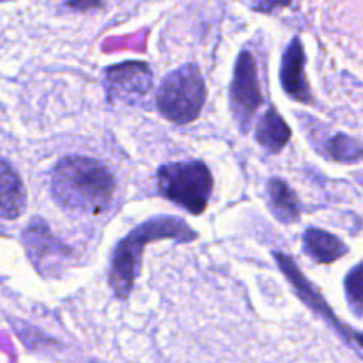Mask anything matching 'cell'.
I'll return each instance as SVG.
<instances>
[{"label": "cell", "mask_w": 363, "mask_h": 363, "mask_svg": "<svg viewBox=\"0 0 363 363\" xmlns=\"http://www.w3.org/2000/svg\"><path fill=\"white\" fill-rule=\"evenodd\" d=\"M116 177L99 160L89 156H66L52 170L53 201L64 213L92 218L112 206Z\"/></svg>", "instance_id": "cell-1"}, {"label": "cell", "mask_w": 363, "mask_h": 363, "mask_svg": "<svg viewBox=\"0 0 363 363\" xmlns=\"http://www.w3.org/2000/svg\"><path fill=\"white\" fill-rule=\"evenodd\" d=\"M158 194L191 215H202L213 194V176L204 162L165 163L156 172Z\"/></svg>", "instance_id": "cell-3"}, {"label": "cell", "mask_w": 363, "mask_h": 363, "mask_svg": "<svg viewBox=\"0 0 363 363\" xmlns=\"http://www.w3.org/2000/svg\"><path fill=\"white\" fill-rule=\"evenodd\" d=\"M262 91L255 57L248 50L240 53L234 66L233 82L229 89V105L236 126L241 133H248L257 110L262 106Z\"/></svg>", "instance_id": "cell-5"}, {"label": "cell", "mask_w": 363, "mask_h": 363, "mask_svg": "<svg viewBox=\"0 0 363 363\" xmlns=\"http://www.w3.org/2000/svg\"><path fill=\"white\" fill-rule=\"evenodd\" d=\"M206 82L197 64H184L167 74L156 91V108L174 124H190L199 119L206 105Z\"/></svg>", "instance_id": "cell-4"}, {"label": "cell", "mask_w": 363, "mask_h": 363, "mask_svg": "<svg viewBox=\"0 0 363 363\" xmlns=\"http://www.w3.org/2000/svg\"><path fill=\"white\" fill-rule=\"evenodd\" d=\"M23 248L35 272L45 279H59L71 259V248L50 230L43 218H32L21 234Z\"/></svg>", "instance_id": "cell-6"}, {"label": "cell", "mask_w": 363, "mask_h": 363, "mask_svg": "<svg viewBox=\"0 0 363 363\" xmlns=\"http://www.w3.org/2000/svg\"><path fill=\"white\" fill-rule=\"evenodd\" d=\"M268 204L275 218L286 225L300 220V201H298L293 188L280 177L269 179Z\"/></svg>", "instance_id": "cell-12"}, {"label": "cell", "mask_w": 363, "mask_h": 363, "mask_svg": "<svg viewBox=\"0 0 363 363\" xmlns=\"http://www.w3.org/2000/svg\"><path fill=\"white\" fill-rule=\"evenodd\" d=\"M199 234L179 216L160 215L145 220L135 227L126 238L113 248L108 272V286L119 300H126L135 286L142 266V255L147 243L160 240H174L177 243H190Z\"/></svg>", "instance_id": "cell-2"}, {"label": "cell", "mask_w": 363, "mask_h": 363, "mask_svg": "<svg viewBox=\"0 0 363 363\" xmlns=\"http://www.w3.org/2000/svg\"><path fill=\"white\" fill-rule=\"evenodd\" d=\"M291 128L287 126L286 119L275 110V106H269L264 116L259 121L255 128V138L261 144L262 149H266L272 155L282 151L291 140Z\"/></svg>", "instance_id": "cell-11"}, {"label": "cell", "mask_w": 363, "mask_h": 363, "mask_svg": "<svg viewBox=\"0 0 363 363\" xmlns=\"http://www.w3.org/2000/svg\"><path fill=\"white\" fill-rule=\"evenodd\" d=\"M66 6L69 7V9L85 13V11L99 9V7H103V0H67Z\"/></svg>", "instance_id": "cell-16"}, {"label": "cell", "mask_w": 363, "mask_h": 363, "mask_svg": "<svg viewBox=\"0 0 363 363\" xmlns=\"http://www.w3.org/2000/svg\"><path fill=\"white\" fill-rule=\"evenodd\" d=\"M0 2H7V0H0Z\"/></svg>", "instance_id": "cell-17"}, {"label": "cell", "mask_w": 363, "mask_h": 363, "mask_svg": "<svg viewBox=\"0 0 363 363\" xmlns=\"http://www.w3.org/2000/svg\"><path fill=\"white\" fill-rule=\"evenodd\" d=\"M27 209V190L20 174L0 158V218L18 220Z\"/></svg>", "instance_id": "cell-9"}, {"label": "cell", "mask_w": 363, "mask_h": 363, "mask_svg": "<svg viewBox=\"0 0 363 363\" xmlns=\"http://www.w3.org/2000/svg\"><path fill=\"white\" fill-rule=\"evenodd\" d=\"M105 89L108 101L133 105L152 89V71L147 62L126 60L105 69Z\"/></svg>", "instance_id": "cell-7"}, {"label": "cell", "mask_w": 363, "mask_h": 363, "mask_svg": "<svg viewBox=\"0 0 363 363\" xmlns=\"http://www.w3.org/2000/svg\"><path fill=\"white\" fill-rule=\"evenodd\" d=\"M321 155L339 163H357L363 160V145L347 135L337 133L323 142Z\"/></svg>", "instance_id": "cell-13"}, {"label": "cell", "mask_w": 363, "mask_h": 363, "mask_svg": "<svg viewBox=\"0 0 363 363\" xmlns=\"http://www.w3.org/2000/svg\"><path fill=\"white\" fill-rule=\"evenodd\" d=\"M280 84L284 92L298 103H312V92L305 77V50L300 38L287 45L280 62Z\"/></svg>", "instance_id": "cell-8"}, {"label": "cell", "mask_w": 363, "mask_h": 363, "mask_svg": "<svg viewBox=\"0 0 363 363\" xmlns=\"http://www.w3.org/2000/svg\"><path fill=\"white\" fill-rule=\"evenodd\" d=\"M303 252L318 264H332L347 254V247L326 230L307 229L303 233Z\"/></svg>", "instance_id": "cell-10"}, {"label": "cell", "mask_w": 363, "mask_h": 363, "mask_svg": "<svg viewBox=\"0 0 363 363\" xmlns=\"http://www.w3.org/2000/svg\"><path fill=\"white\" fill-rule=\"evenodd\" d=\"M346 287L347 300H350L351 307L354 308L357 314H363V264H358L357 268L351 269L346 277Z\"/></svg>", "instance_id": "cell-14"}, {"label": "cell", "mask_w": 363, "mask_h": 363, "mask_svg": "<svg viewBox=\"0 0 363 363\" xmlns=\"http://www.w3.org/2000/svg\"><path fill=\"white\" fill-rule=\"evenodd\" d=\"M293 4V0H252V9L257 13L272 14L277 9H286Z\"/></svg>", "instance_id": "cell-15"}]
</instances>
